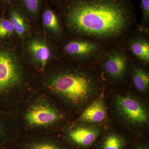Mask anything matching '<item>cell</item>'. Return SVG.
<instances>
[{
	"mask_svg": "<svg viewBox=\"0 0 149 149\" xmlns=\"http://www.w3.org/2000/svg\"><path fill=\"white\" fill-rule=\"evenodd\" d=\"M56 13L66 38H85L106 47L122 44L137 24L131 0H62Z\"/></svg>",
	"mask_w": 149,
	"mask_h": 149,
	"instance_id": "6da1fadb",
	"label": "cell"
},
{
	"mask_svg": "<svg viewBox=\"0 0 149 149\" xmlns=\"http://www.w3.org/2000/svg\"><path fill=\"white\" fill-rule=\"evenodd\" d=\"M72 61L71 67L54 74L49 88L73 104H85L102 86V77L96 65Z\"/></svg>",
	"mask_w": 149,
	"mask_h": 149,
	"instance_id": "7a4b0ae2",
	"label": "cell"
},
{
	"mask_svg": "<svg viewBox=\"0 0 149 149\" xmlns=\"http://www.w3.org/2000/svg\"><path fill=\"white\" fill-rule=\"evenodd\" d=\"M133 61L123 44L107 47L96 65L107 80L113 83L125 81L130 75Z\"/></svg>",
	"mask_w": 149,
	"mask_h": 149,
	"instance_id": "3957f363",
	"label": "cell"
},
{
	"mask_svg": "<svg viewBox=\"0 0 149 149\" xmlns=\"http://www.w3.org/2000/svg\"><path fill=\"white\" fill-rule=\"evenodd\" d=\"M59 57L84 64L96 65L106 47L93 40L66 38L58 43Z\"/></svg>",
	"mask_w": 149,
	"mask_h": 149,
	"instance_id": "277c9868",
	"label": "cell"
},
{
	"mask_svg": "<svg viewBox=\"0 0 149 149\" xmlns=\"http://www.w3.org/2000/svg\"><path fill=\"white\" fill-rule=\"evenodd\" d=\"M115 104L118 114L128 124L141 127L148 123V110L138 99L128 95H119L116 97Z\"/></svg>",
	"mask_w": 149,
	"mask_h": 149,
	"instance_id": "5b68a950",
	"label": "cell"
},
{
	"mask_svg": "<svg viewBox=\"0 0 149 149\" xmlns=\"http://www.w3.org/2000/svg\"><path fill=\"white\" fill-rule=\"evenodd\" d=\"M122 44L133 62L148 65L149 29L136 24Z\"/></svg>",
	"mask_w": 149,
	"mask_h": 149,
	"instance_id": "8992f818",
	"label": "cell"
},
{
	"mask_svg": "<svg viewBox=\"0 0 149 149\" xmlns=\"http://www.w3.org/2000/svg\"><path fill=\"white\" fill-rule=\"evenodd\" d=\"M18 55L10 48H0V91L18 84L21 76Z\"/></svg>",
	"mask_w": 149,
	"mask_h": 149,
	"instance_id": "52a82bcc",
	"label": "cell"
},
{
	"mask_svg": "<svg viewBox=\"0 0 149 149\" xmlns=\"http://www.w3.org/2000/svg\"><path fill=\"white\" fill-rule=\"evenodd\" d=\"M102 133L100 128L94 126H79L70 130L68 134L69 141L80 148H91Z\"/></svg>",
	"mask_w": 149,
	"mask_h": 149,
	"instance_id": "ba28073f",
	"label": "cell"
},
{
	"mask_svg": "<svg viewBox=\"0 0 149 149\" xmlns=\"http://www.w3.org/2000/svg\"><path fill=\"white\" fill-rule=\"evenodd\" d=\"M59 113L52 107L39 104L32 107L26 115V119L30 125L45 126L54 123L60 119Z\"/></svg>",
	"mask_w": 149,
	"mask_h": 149,
	"instance_id": "9c48e42d",
	"label": "cell"
},
{
	"mask_svg": "<svg viewBox=\"0 0 149 149\" xmlns=\"http://www.w3.org/2000/svg\"><path fill=\"white\" fill-rule=\"evenodd\" d=\"M27 50L33 60L40 65L42 70H45L48 61L53 54L51 47L43 40L37 38L29 41Z\"/></svg>",
	"mask_w": 149,
	"mask_h": 149,
	"instance_id": "30bf717a",
	"label": "cell"
},
{
	"mask_svg": "<svg viewBox=\"0 0 149 149\" xmlns=\"http://www.w3.org/2000/svg\"><path fill=\"white\" fill-rule=\"evenodd\" d=\"M107 108L103 98L100 97L89 105L79 117L81 122L97 123L104 120L107 117Z\"/></svg>",
	"mask_w": 149,
	"mask_h": 149,
	"instance_id": "8fae6325",
	"label": "cell"
},
{
	"mask_svg": "<svg viewBox=\"0 0 149 149\" xmlns=\"http://www.w3.org/2000/svg\"><path fill=\"white\" fill-rule=\"evenodd\" d=\"M42 20L46 29L53 36L58 43L61 42L65 40L66 37L56 13L52 9L46 8L43 13Z\"/></svg>",
	"mask_w": 149,
	"mask_h": 149,
	"instance_id": "7c38bea8",
	"label": "cell"
},
{
	"mask_svg": "<svg viewBox=\"0 0 149 149\" xmlns=\"http://www.w3.org/2000/svg\"><path fill=\"white\" fill-rule=\"evenodd\" d=\"M146 66L148 65L133 61L130 74L133 86L142 93L148 91L149 87V73Z\"/></svg>",
	"mask_w": 149,
	"mask_h": 149,
	"instance_id": "4fadbf2b",
	"label": "cell"
},
{
	"mask_svg": "<svg viewBox=\"0 0 149 149\" xmlns=\"http://www.w3.org/2000/svg\"><path fill=\"white\" fill-rule=\"evenodd\" d=\"M10 20L12 23L15 32L20 38H23L28 31V24L18 10L14 6L11 7L9 11Z\"/></svg>",
	"mask_w": 149,
	"mask_h": 149,
	"instance_id": "5bb4252c",
	"label": "cell"
},
{
	"mask_svg": "<svg viewBox=\"0 0 149 149\" xmlns=\"http://www.w3.org/2000/svg\"><path fill=\"white\" fill-rule=\"evenodd\" d=\"M126 144V140L123 136L111 132L105 136L100 149H124Z\"/></svg>",
	"mask_w": 149,
	"mask_h": 149,
	"instance_id": "9a60e30c",
	"label": "cell"
},
{
	"mask_svg": "<svg viewBox=\"0 0 149 149\" xmlns=\"http://www.w3.org/2000/svg\"><path fill=\"white\" fill-rule=\"evenodd\" d=\"M22 5L29 15L37 16L40 10L41 0H20Z\"/></svg>",
	"mask_w": 149,
	"mask_h": 149,
	"instance_id": "2e32d148",
	"label": "cell"
},
{
	"mask_svg": "<svg viewBox=\"0 0 149 149\" xmlns=\"http://www.w3.org/2000/svg\"><path fill=\"white\" fill-rule=\"evenodd\" d=\"M140 4L143 16L139 26L149 29V0H140Z\"/></svg>",
	"mask_w": 149,
	"mask_h": 149,
	"instance_id": "e0dca14e",
	"label": "cell"
},
{
	"mask_svg": "<svg viewBox=\"0 0 149 149\" xmlns=\"http://www.w3.org/2000/svg\"><path fill=\"white\" fill-rule=\"evenodd\" d=\"M15 32L13 25L9 19H3L0 20V39L10 36Z\"/></svg>",
	"mask_w": 149,
	"mask_h": 149,
	"instance_id": "ac0fdd59",
	"label": "cell"
},
{
	"mask_svg": "<svg viewBox=\"0 0 149 149\" xmlns=\"http://www.w3.org/2000/svg\"><path fill=\"white\" fill-rule=\"evenodd\" d=\"M29 149H64L56 144L51 143H40L33 144Z\"/></svg>",
	"mask_w": 149,
	"mask_h": 149,
	"instance_id": "d6986e66",
	"label": "cell"
},
{
	"mask_svg": "<svg viewBox=\"0 0 149 149\" xmlns=\"http://www.w3.org/2000/svg\"><path fill=\"white\" fill-rule=\"evenodd\" d=\"M133 149H149V148L148 146L146 144H142L136 146Z\"/></svg>",
	"mask_w": 149,
	"mask_h": 149,
	"instance_id": "ffe728a7",
	"label": "cell"
},
{
	"mask_svg": "<svg viewBox=\"0 0 149 149\" xmlns=\"http://www.w3.org/2000/svg\"><path fill=\"white\" fill-rule=\"evenodd\" d=\"M52 1L54 3H57L58 4V3L60 2L62 0H52Z\"/></svg>",
	"mask_w": 149,
	"mask_h": 149,
	"instance_id": "44dd1931",
	"label": "cell"
},
{
	"mask_svg": "<svg viewBox=\"0 0 149 149\" xmlns=\"http://www.w3.org/2000/svg\"><path fill=\"white\" fill-rule=\"evenodd\" d=\"M6 1H12V0H6Z\"/></svg>",
	"mask_w": 149,
	"mask_h": 149,
	"instance_id": "7402d4cb",
	"label": "cell"
},
{
	"mask_svg": "<svg viewBox=\"0 0 149 149\" xmlns=\"http://www.w3.org/2000/svg\"><path fill=\"white\" fill-rule=\"evenodd\" d=\"M0 20H1V19H0Z\"/></svg>",
	"mask_w": 149,
	"mask_h": 149,
	"instance_id": "603a6c76",
	"label": "cell"
}]
</instances>
